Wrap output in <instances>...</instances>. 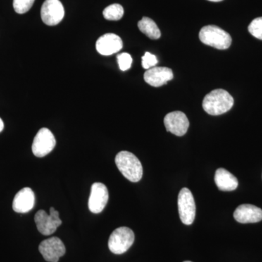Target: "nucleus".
Wrapping results in <instances>:
<instances>
[{"label": "nucleus", "mask_w": 262, "mask_h": 262, "mask_svg": "<svg viewBox=\"0 0 262 262\" xmlns=\"http://www.w3.org/2000/svg\"><path fill=\"white\" fill-rule=\"evenodd\" d=\"M233 105V97L223 89L211 91L205 96L203 101V110L213 116L227 113Z\"/></svg>", "instance_id": "obj_1"}, {"label": "nucleus", "mask_w": 262, "mask_h": 262, "mask_svg": "<svg viewBox=\"0 0 262 262\" xmlns=\"http://www.w3.org/2000/svg\"><path fill=\"white\" fill-rule=\"evenodd\" d=\"M115 163L122 175L131 182H138L143 176V167L136 155L127 151H120L115 157Z\"/></svg>", "instance_id": "obj_2"}, {"label": "nucleus", "mask_w": 262, "mask_h": 262, "mask_svg": "<svg viewBox=\"0 0 262 262\" xmlns=\"http://www.w3.org/2000/svg\"><path fill=\"white\" fill-rule=\"evenodd\" d=\"M199 37L205 45L219 50L227 49L232 44V37L229 33L214 25L203 27Z\"/></svg>", "instance_id": "obj_3"}, {"label": "nucleus", "mask_w": 262, "mask_h": 262, "mask_svg": "<svg viewBox=\"0 0 262 262\" xmlns=\"http://www.w3.org/2000/svg\"><path fill=\"white\" fill-rule=\"evenodd\" d=\"M135 235L132 229L126 227H119L110 235L108 246L110 251L120 255L126 252L134 244Z\"/></svg>", "instance_id": "obj_4"}, {"label": "nucleus", "mask_w": 262, "mask_h": 262, "mask_svg": "<svg viewBox=\"0 0 262 262\" xmlns=\"http://www.w3.org/2000/svg\"><path fill=\"white\" fill-rule=\"evenodd\" d=\"M34 221L38 231L43 235H51L54 233L62 224L59 213L53 207L50 208V214L44 210H39L34 216Z\"/></svg>", "instance_id": "obj_5"}, {"label": "nucleus", "mask_w": 262, "mask_h": 262, "mask_svg": "<svg viewBox=\"0 0 262 262\" xmlns=\"http://www.w3.org/2000/svg\"><path fill=\"white\" fill-rule=\"evenodd\" d=\"M179 213L182 223L191 225L196 215V206L192 193L187 188H183L178 196Z\"/></svg>", "instance_id": "obj_6"}, {"label": "nucleus", "mask_w": 262, "mask_h": 262, "mask_svg": "<svg viewBox=\"0 0 262 262\" xmlns=\"http://www.w3.org/2000/svg\"><path fill=\"white\" fill-rule=\"evenodd\" d=\"M56 144V139L51 131L46 127H43L38 131L33 141V154L37 158H43L53 151Z\"/></svg>", "instance_id": "obj_7"}, {"label": "nucleus", "mask_w": 262, "mask_h": 262, "mask_svg": "<svg viewBox=\"0 0 262 262\" xmlns=\"http://www.w3.org/2000/svg\"><path fill=\"white\" fill-rule=\"evenodd\" d=\"M64 14V8L59 0H46L41 8V18L48 26L59 24Z\"/></svg>", "instance_id": "obj_8"}, {"label": "nucleus", "mask_w": 262, "mask_h": 262, "mask_svg": "<svg viewBox=\"0 0 262 262\" xmlns=\"http://www.w3.org/2000/svg\"><path fill=\"white\" fill-rule=\"evenodd\" d=\"M39 251L48 262H58L66 253L64 244L61 239L53 237L43 241L39 246Z\"/></svg>", "instance_id": "obj_9"}, {"label": "nucleus", "mask_w": 262, "mask_h": 262, "mask_svg": "<svg viewBox=\"0 0 262 262\" xmlns=\"http://www.w3.org/2000/svg\"><path fill=\"white\" fill-rule=\"evenodd\" d=\"M108 201V192L106 185L102 183H94L91 187L89 201L90 211L94 213H101L107 204Z\"/></svg>", "instance_id": "obj_10"}, {"label": "nucleus", "mask_w": 262, "mask_h": 262, "mask_svg": "<svg viewBox=\"0 0 262 262\" xmlns=\"http://www.w3.org/2000/svg\"><path fill=\"white\" fill-rule=\"evenodd\" d=\"M164 124L168 132L177 136L185 135L189 126L187 117L180 111L172 112L166 115L164 118Z\"/></svg>", "instance_id": "obj_11"}, {"label": "nucleus", "mask_w": 262, "mask_h": 262, "mask_svg": "<svg viewBox=\"0 0 262 262\" xmlns=\"http://www.w3.org/2000/svg\"><path fill=\"white\" fill-rule=\"evenodd\" d=\"M96 47L100 54L110 56L120 51L123 47V43L121 38L117 34L108 33L98 38Z\"/></svg>", "instance_id": "obj_12"}, {"label": "nucleus", "mask_w": 262, "mask_h": 262, "mask_svg": "<svg viewBox=\"0 0 262 262\" xmlns=\"http://www.w3.org/2000/svg\"><path fill=\"white\" fill-rule=\"evenodd\" d=\"M144 78L150 85L160 87L173 78V71L167 67H152L146 71Z\"/></svg>", "instance_id": "obj_13"}, {"label": "nucleus", "mask_w": 262, "mask_h": 262, "mask_svg": "<svg viewBox=\"0 0 262 262\" xmlns=\"http://www.w3.org/2000/svg\"><path fill=\"white\" fill-rule=\"evenodd\" d=\"M234 218L241 224L257 223L262 220V210L253 205H241L234 211Z\"/></svg>", "instance_id": "obj_14"}, {"label": "nucleus", "mask_w": 262, "mask_h": 262, "mask_svg": "<svg viewBox=\"0 0 262 262\" xmlns=\"http://www.w3.org/2000/svg\"><path fill=\"white\" fill-rule=\"evenodd\" d=\"M35 195L31 188L25 187L15 194L13 202V209L19 213H25L34 208Z\"/></svg>", "instance_id": "obj_15"}, {"label": "nucleus", "mask_w": 262, "mask_h": 262, "mask_svg": "<svg viewBox=\"0 0 262 262\" xmlns=\"http://www.w3.org/2000/svg\"><path fill=\"white\" fill-rule=\"evenodd\" d=\"M214 179L217 187L223 192H231L238 187L237 179L225 168L217 169Z\"/></svg>", "instance_id": "obj_16"}, {"label": "nucleus", "mask_w": 262, "mask_h": 262, "mask_svg": "<svg viewBox=\"0 0 262 262\" xmlns=\"http://www.w3.org/2000/svg\"><path fill=\"white\" fill-rule=\"evenodd\" d=\"M138 27L143 34L151 39H158L161 36V32L154 20L148 17H143L138 23Z\"/></svg>", "instance_id": "obj_17"}, {"label": "nucleus", "mask_w": 262, "mask_h": 262, "mask_svg": "<svg viewBox=\"0 0 262 262\" xmlns=\"http://www.w3.org/2000/svg\"><path fill=\"white\" fill-rule=\"evenodd\" d=\"M104 18L108 20H119L124 15V9L122 5L113 4L105 8L103 11Z\"/></svg>", "instance_id": "obj_18"}, {"label": "nucleus", "mask_w": 262, "mask_h": 262, "mask_svg": "<svg viewBox=\"0 0 262 262\" xmlns=\"http://www.w3.org/2000/svg\"><path fill=\"white\" fill-rule=\"evenodd\" d=\"M35 0H13V8L18 14L27 13L32 8Z\"/></svg>", "instance_id": "obj_19"}, {"label": "nucleus", "mask_w": 262, "mask_h": 262, "mask_svg": "<svg viewBox=\"0 0 262 262\" xmlns=\"http://www.w3.org/2000/svg\"><path fill=\"white\" fill-rule=\"evenodd\" d=\"M248 32L253 37L262 40V17L255 18L248 26Z\"/></svg>", "instance_id": "obj_20"}, {"label": "nucleus", "mask_w": 262, "mask_h": 262, "mask_svg": "<svg viewBox=\"0 0 262 262\" xmlns=\"http://www.w3.org/2000/svg\"><path fill=\"white\" fill-rule=\"evenodd\" d=\"M117 58L120 70L126 71L130 68L133 60L130 54L127 53H121L119 54Z\"/></svg>", "instance_id": "obj_21"}, {"label": "nucleus", "mask_w": 262, "mask_h": 262, "mask_svg": "<svg viewBox=\"0 0 262 262\" xmlns=\"http://www.w3.org/2000/svg\"><path fill=\"white\" fill-rule=\"evenodd\" d=\"M158 62L157 57L149 52H146L144 56L142 57V67L145 70H149V69L155 67Z\"/></svg>", "instance_id": "obj_22"}, {"label": "nucleus", "mask_w": 262, "mask_h": 262, "mask_svg": "<svg viewBox=\"0 0 262 262\" xmlns=\"http://www.w3.org/2000/svg\"><path fill=\"white\" fill-rule=\"evenodd\" d=\"M3 129H4V122H3V120L0 118V133L3 130Z\"/></svg>", "instance_id": "obj_23"}, {"label": "nucleus", "mask_w": 262, "mask_h": 262, "mask_svg": "<svg viewBox=\"0 0 262 262\" xmlns=\"http://www.w3.org/2000/svg\"><path fill=\"white\" fill-rule=\"evenodd\" d=\"M210 2H214V3H218V2L223 1V0H208Z\"/></svg>", "instance_id": "obj_24"}, {"label": "nucleus", "mask_w": 262, "mask_h": 262, "mask_svg": "<svg viewBox=\"0 0 262 262\" xmlns=\"http://www.w3.org/2000/svg\"><path fill=\"white\" fill-rule=\"evenodd\" d=\"M184 262H192V261H184Z\"/></svg>", "instance_id": "obj_25"}]
</instances>
